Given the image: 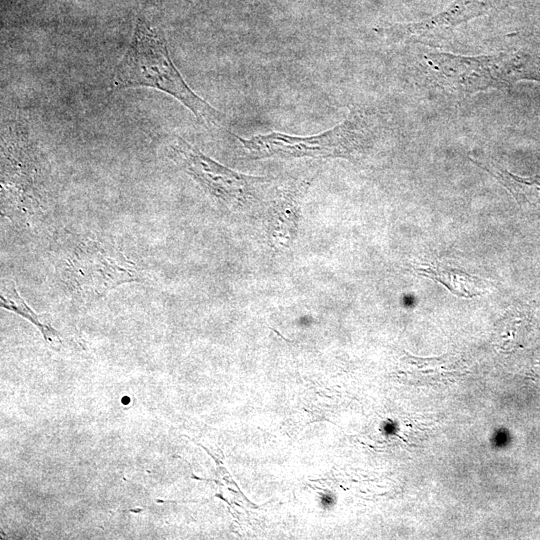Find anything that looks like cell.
I'll use <instances>...</instances> for the list:
<instances>
[{
    "instance_id": "cell-1",
    "label": "cell",
    "mask_w": 540,
    "mask_h": 540,
    "mask_svg": "<svg viewBox=\"0 0 540 540\" xmlns=\"http://www.w3.org/2000/svg\"><path fill=\"white\" fill-rule=\"evenodd\" d=\"M150 87L180 101L207 126H224V117L187 85L174 65L165 39L145 19L136 22L131 43L117 65L113 90Z\"/></svg>"
},
{
    "instance_id": "cell-2",
    "label": "cell",
    "mask_w": 540,
    "mask_h": 540,
    "mask_svg": "<svg viewBox=\"0 0 540 540\" xmlns=\"http://www.w3.org/2000/svg\"><path fill=\"white\" fill-rule=\"evenodd\" d=\"M253 158L312 157L352 159L366 146V127L358 113H351L339 125L312 136H292L280 132L236 136Z\"/></svg>"
},
{
    "instance_id": "cell-7",
    "label": "cell",
    "mask_w": 540,
    "mask_h": 540,
    "mask_svg": "<svg viewBox=\"0 0 540 540\" xmlns=\"http://www.w3.org/2000/svg\"><path fill=\"white\" fill-rule=\"evenodd\" d=\"M497 0H455L445 11L420 22L395 24L385 29L395 40L439 45L452 35L455 27L493 9Z\"/></svg>"
},
{
    "instance_id": "cell-10",
    "label": "cell",
    "mask_w": 540,
    "mask_h": 540,
    "mask_svg": "<svg viewBox=\"0 0 540 540\" xmlns=\"http://www.w3.org/2000/svg\"><path fill=\"white\" fill-rule=\"evenodd\" d=\"M0 301L3 308L22 316L35 325L42 333L45 341L52 347H57L61 344L59 332L43 320V315L37 314L27 305L19 295L12 280L2 281Z\"/></svg>"
},
{
    "instance_id": "cell-8",
    "label": "cell",
    "mask_w": 540,
    "mask_h": 540,
    "mask_svg": "<svg viewBox=\"0 0 540 540\" xmlns=\"http://www.w3.org/2000/svg\"><path fill=\"white\" fill-rule=\"evenodd\" d=\"M302 187L282 192L271 210L270 236L277 247H287L293 240L299 219Z\"/></svg>"
},
{
    "instance_id": "cell-9",
    "label": "cell",
    "mask_w": 540,
    "mask_h": 540,
    "mask_svg": "<svg viewBox=\"0 0 540 540\" xmlns=\"http://www.w3.org/2000/svg\"><path fill=\"white\" fill-rule=\"evenodd\" d=\"M417 271L422 276L444 285L451 293L458 297L472 298L481 295L487 290V280L449 266L432 264L422 266Z\"/></svg>"
},
{
    "instance_id": "cell-4",
    "label": "cell",
    "mask_w": 540,
    "mask_h": 540,
    "mask_svg": "<svg viewBox=\"0 0 540 540\" xmlns=\"http://www.w3.org/2000/svg\"><path fill=\"white\" fill-rule=\"evenodd\" d=\"M427 61L443 85L462 94L502 89L525 76L518 59L506 54L465 57L438 53L429 54Z\"/></svg>"
},
{
    "instance_id": "cell-5",
    "label": "cell",
    "mask_w": 540,
    "mask_h": 540,
    "mask_svg": "<svg viewBox=\"0 0 540 540\" xmlns=\"http://www.w3.org/2000/svg\"><path fill=\"white\" fill-rule=\"evenodd\" d=\"M172 151L174 159L206 192L231 208L244 207L253 195L254 185L264 180L227 168L181 137L172 143Z\"/></svg>"
},
{
    "instance_id": "cell-6",
    "label": "cell",
    "mask_w": 540,
    "mask_h": 540,
    "mask_svg": "<svg viewBox=\"0 0 540 540\" xmlns=\"http://www.w3.org/2000/svg\"><path fill=\"white\" fill-rule=\"evenodd\" d=\"M2 141V213L29 218L41 209L43 193L37 166L27 143Z\"/></svg>"
},
{
    "instance_id": "cell-3",
    "label": "cell",
    "mask_w": 540,
    "mask_h": 540,
    "mask_svg": "<svg viewBox=\"0 0 540 540\" xmlns=\"http://www.w3.org/2000/svg\"><path fill=\"white\" fill-rule=\"evenodd\" d=\"M139 267L115 245L86 240L68 257L63 279L74 296L100 298L117 286L142 282Z\"/></svg>"
}]
</instances>
